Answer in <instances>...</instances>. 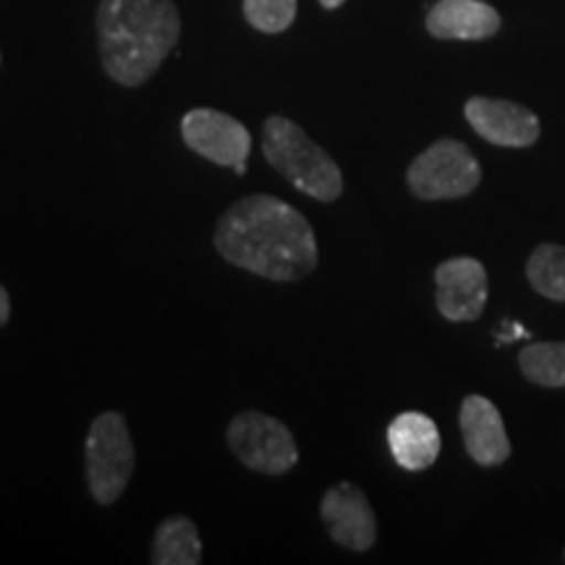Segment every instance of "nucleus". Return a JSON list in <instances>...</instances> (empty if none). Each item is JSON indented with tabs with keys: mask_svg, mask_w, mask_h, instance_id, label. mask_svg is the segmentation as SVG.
<instances>
[{
	"mask_svg": "<svg viewBox=\"0 0 565 565\" xmlns=\"http://www.w3.org/2000/svg\"><path fill=\"white\" fill-rule=\"evenodd\" d=\"M212 242L225 263L275 282L303 280L320 263L307 217L270 194L233 202L217 221Z\"/></svg>",
	"mask_w": 565,
	"mask_h": 565,
	"instance_id": "f257e3e1",
	"label": "nucleus"
},
{
	"mask_svg": "<svg viewBox=\"0 0 565 565\" xmlns=\"http://www.w3.org/2000/svg\"><path fill=\"white\" fill-rule=\"evenodd\" d=\"M95 24L105 74L124 87L152 79L181 38L173 0H100Z\"/></svg>",
	"mask_w": 565,
	"mask_h": 565,
	"instance_id": "f03ea898",
	"label": "nucleus"
},
{
	"mask_svg": "<svg viewBox=\"0 0 565 565\" xmlns=\"http://www.w3.org/2000/svg\"><path fill=\"white\" fill-rule=\"evenodd\" d=\"M263 152L288 183L317 202H335L343 194V173L299 124L270 116L263 126Z\"/></svg>",
	"mask_w": 565,
	"mask_h": 565,
	"instance_id": "7ed1b4c3",
	"label": "nucleus"
},
{
	"mask_svg": "<svg viewBox=\"0 0 565 565\" xmlns=\"http://www.w3.org/2000/svg\"><path fill=\"white\" fill-rule=\"evenodd\" d=\"M84 461L92 500L100 505L116 503L129 487L137 466L129 424L121 414L105 412L89 424Z\"/></svg>",
	"mask_w": 565,
	"mask_h": 565,
	"instance_id": "20e7f679",
	"label": "nucleus"
},
{
	"mask_svg": "<svg viewBox=\"0 0 565 565\" xmlns=\"http://www.w3.org/2000/svg\"><path fill=\"white\" fill-rule=\"evenodd\" d=\"M231 454L249 471L280 477L299 463V448L286 424L263 412L236 414L225 429Z\"/></svg>",
	"mask_w": 565,
	"mask_h": 565,
	"instance_id": "39448f33",
	"label": "nucleus"
},
{
	"mask_svg": "<svg viewBox=\"0 0 565 565\" xmlns=\"http://www.w3.org/2000/svg\"><path fill=\"white\" fill-rule=\"evenodd\" d=\"M482 179V168L463 141L440 139L427 147L408 168V189L419 200H458L471 194Z\"/></svg>",
	"mask_w": 565,
	"mask_h": 565,
	"instance_id": "423d86ee",
	"label": "nucleus"
},
{
	"mask_svg": "<svg viewBox=\"0 0 565 565\" xmlns=\"http://www.w3.org/2000/svg\"><path fill=\"white\" fill-rule=\"evenodd\" d=\"M181 137L189 150L215 166L233 168L238 175L246 173V158L252 152V137L244 124L228 113L212 108H194L183 116Z\"/></svg>",
	"mask_w": 565,
	"mask_h": 565,
	"instance_id": "0eeeda50",
	"label": "nucleus"
},
{
	"mask_svg": "<svg viewBox=\"0 0 565 565\" xmlns=\"http://www.w3.org/2000/svg\"><path fill=\"white\" fill-rule=\"evenodd\" d=\"M320 513L324 526H328L333 542L353 550V553H364L377 540V521H374V511L366 500V494L359 490L356 484L341 482L330 487L322 494Z\"/></svg>",
	"mask_w": 565,
	"mask_h": 565,
	"instance_id": "6e6552de",
	"label": "nucleus"
},
{
	"mask_svg": "<svg viewBox=\"0 0 565 565\" xmlns=\"http://www.w3.org/2000/svg\"><path fill=\"white\" fill-rule=\"evenodd\" d=\"M437 309L450 322H475L487 303V273L479 259L454 257L435 270Z\"/></svg>",
	"mask_w": 565,
	"mask_h": 565,
	"instance_id": "1a4fd4ad",
	"label": "nucleus"
},
{
	"mask_svg": "<svg viewBox=\"0 0 565 565\" xmlns=\"http://www.w3.org/2000/svg\"><path fill=\"white\" fill-rule=\"evenodd\" d=\"M466 118L479 137L500 147H529L540 137V121L524 105L492 97H471Z\"/></svg>",
	"mask_w": 565,
	"mask_h": 565,
	"instance_id": "9d476101",
	"label": "nucleus"
},
{
	"mask_svg": "<svg viewBox=\"0 0 565 565\" xmlns=\"http://www.w3.org/2000/svg\"><path fill=\"white\" fill-rule=\"evenodd\" d=\"M461 435L469 456L482 466H500L511 456L503 416L492 401L469 395L461 406Z\"/></svg>",
	"mask_w": 565,
	"mask_h": 565,
	"instance_id": "9b49d317",
	"label": "nucleus"
},
{
	"mask_svg": "<svg viewBox=\"0 0 565 565\" xmlns=\"http://www.w3.org/2000/svg\"><path fill=\"white\" fill-rule=\"evenodd\" d=\"M437 40H487L500 30V13L482 0H440L427 13Z\"/></svg>",
	"mask_w": 565,
	"mask_h": 565,
	"instance_id": "f8f14e48",
	"label": "nucleus"
},
{
	"mask_svg": "<svg viewBox=\"0 0 565 565\" xmlns=\"http://www.w3.org/2000/svg\"><path fill=\"white\" fill-rule=\"evenodd\" d=\"M387 445L401 469L424 471L440 456V433L427 414L406 412L387 427Z\"/></svg>",
	"mask_w": 565,
	"mask_h": 565,
	"instance_id": "ddd939ff",
	"label": "nucleus"
},
{
	"mask_svg": "<svg viewBox=\"0 0 565 565\" xmlns=\"http://www.w3.org/2000/svg\"><path fill=\"white\" fill-rule=\"evenodd\" d=\"M202 557V540L192 519L171 515L162 521L152 540L154 565H200Z\"/></svg>",
	"mask_w": 565,
	"mask_h": 565,
	"instance_id": "4468645a",
	"label": "nucleus"
},
{
	"mask_svg": "<svg viewBox=\"0 0 565 565\" xmlns=\"http://www.w3.org/2000/svg\"><path fill=\"white\" fill-rule=\"evenodd\" d=\"M526 275L536 294L547 296L553 301H565V246H536L532 257H529Z\"/></svg>",
	"mask_w": 565,
	"mask_h": 565,
	"instance_id": "2eb2a0df",
	"label": "nucleus"
},
{
	"mask_svg": "<svg viewBox=\"0 0 565 565\" xmlns=\"http://www.w3.org/2000/svg\"><path fill=\"white\" fill-rule=\"evenodd\" d=\"M526 380L542 387H565V343H532L519 356Z\"/></svg>",
	"mask_w": 565,
	"mask_h": 565,
	"instance_id": "dca6fc26",
	"label": "nucleus"
},
{
	"mask_svg": "<svg viewBox=\"0 0 565 565\" xmlns=\"http://www.w3.org/2000/svg\"><path fill=\"white\" fill-rule=\"evenodd\" d=\"M244 17L257 32H286L296 19V0H244Z\"/></svg>",
	"mask_w": 565,
	"mask_h": 565,
	"instance_id": "f3484780",
	"label": "nucleus"
},
{
	"mask_svg": "<svg viewBox=\"0 0 565 565\" xmlns=\"http://www.w3.org/2000/svg\"><path fill=\"white\" fill-rule=\"evenodd\" d=\"M9 320H11V296L3 288V282H0V328H6Z\"/></svg>",
	"mask_w": 565,
	"mask_h": 565,
	"instance_id": "a211bd4d",
	"label": "nucleus"
},
{
	"mask_svg": "<svg viewBox=\"0 0 565 565\" xmlns=\"http://www.w3.org/2000/svg\"><path fill=\"white\" fill-rule=\"evenodd\" d=\"M320 3H322L328 11H333V9H338V6H343L345 0H320Z\"/></svg>",
	"mask_w": 565,
	"mask_h": 565,
	"instance_id": "6ab92c4d",
	"label": "nucleus"
}]
</instances>
